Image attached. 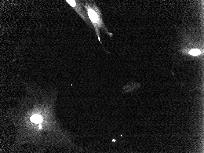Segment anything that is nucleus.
Returning <instances> with one entry per match:
<instances>
[{
	"mask_svg": "<svg viewBox=\"0 0 204 153\" xmlns=\"http://www.w3.org/2000/svg\"><path fill=\"white\" fill-rule=\"evenodd\" d=\"M24 96L8 111L5 118L15 127L16 145L29 144L41 150L51 148L81 151L75 136L63 128L57 119L55 105L57 92L23 82Z\"/></svg>",
	"mask_w": 204,
	"mask_h": 153,
	"instance_id": "nucleus-1",
	"label": "nucleus"
},
{
	"mask_svg": "<svg viewBox=\"0 0 204 153\" xmlns=\"http://www.w3.org/2000/svg\"><path fill=\"white\" fill-rule=\"evenodd\" d=\"M200 53V50L198 49H194L191 50L190 52V53L193 56H197L199 55Z\"/></svg>",
	"mask_w": 204,
	"mask_h": 153,
	"instance_id": "nucleus-3",
	"label": "nucleus"
},
{
	"mask_svg": "<svg viewBox=\"0 0 204 153\" xmlns=\"http://www.w3.org/2000/svg\"><path fill=\"white\" fill-rule=\"evenodd\" d=\"M115 140H113L112 141H115Z\"/></svg>",
	"mask_w": 204,
	"mask_h": 153,
	"instance_id": "nucleus-4",
	"label": "nucleus"
},
{
	"mask_svg": "<svg viewBox=\"0 0 204 153\" xmlns=\"http://www.w3.org/2000/svg\"><path fill=\"white\" fill-rule=\"evenodd\" d=\"M87 7L88 16L94 28L98 39L103 46L100 39V29H102L110 37L112 36V34L108 32L103 21L101 13L95 4L92 2L88 5ZM103 47L104 48L103 46Z\"/></svg>",
	"mask_w": 204,
	"mask_h": 153,
	"instance_id": "nucleus-2",
	"label": "nucleus"
}]
</instances>
